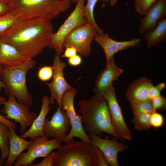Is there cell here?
Returning a JSON list of instances; mask_svg holds the SVG:
<instances>
[{"instance_id": "1", "label": "cell", "mask_w": 166, "mask_h": 166, "mask_svg": "<svg viewBox=\"0 0 166 166\" xmlns=\"http://www.w3.org/2000/svg\"><path fill=\"white\" fill-rule=\"evenodd\" d=\"M51 20L42 18H19L0 35V39L12 45L29 59L48 47L53 34Z\"/></svg>"}, {"instance_id": "2", "label": "cell", "mask_w": 166, "mask_h": 166, "mask_svg": "<svg viewBox=\"0 0 166 166\" xmlns=\"http://www.w3.org/2000/svg\"><path fill=\"white\" fill-rule=\"evenodd\" d=\"M81 122L85 132L101 137L105 133L124 141L115 132L106 100L103 95L94 94L88 100H80L78 104Z\"/></svg>"}, {"instance_id": "3", "label": "cell", "mask_w": 166, "mask_h": 166, "mask_svg": "<svg viewBox=\"0 0 166 166\" xmlns=\"http://www.w3.org/2000/svg\"><path fill=\"white\" fill-rule=\"evenodd\" d=\"M71 0H13L10 10L20 19L40 18L51 20L67 11Z\"/></svg>"}, {"instance_id": "4", "label": "cell", "mask_w": 166, "mask_h": 166, "mask_svg": "<svg viewBox=\"0 0 166 166\" xmlns=\"http://www.w3.org/2000/svg\"><path fill=\"white\" fill-rule=\"evenodd\" d=\"M36 64V61L32 59L17 65L3 66L0 75L6 93L14 96L19 103L29 106L33 105V102L26 86V76L27 72Z\"/></svg>"}, {"instance_id": "5", "label": "cell", "mask_w": 166, "mask_h": 166, "mask_svg": "<svg viewBox=\"0 0 166 166\" xmlns=\"http://www.w3.org/2000/svg\"><path fill=\"white\" fill-rule=\"evenodd\" d=\"M61 145L55 152L53 166H97L94 147L73 140Z\"/></svg>"}, {"instance_id": "6", "label": "cell", "mask_w": 166, "mask_h": 166, "mask_svg": "<svg viewBox=\"0 0 166 166\" xmlns=\"http://www.w3.org/2000/svg\"><path fill=\"white\" fill-rule=\"evenodd\" d=\"M86 0H79L73 10L55 33H53L48 47L61 55L63 52V42L67 36L77 27L87 23L83 8Z\"/></svg>"}, {"instance_id": "7", "label": "cell", "mask_w": 166, "mask_h": 166, "mask_svg": "<svg viewBox=\"0 0 166 166\" xmlns=\"http://www.w3.org/2000/svg\"><path fill=\"white\" fill-rule=\"evenodd\" d=\"M48 138L44 136L30 140L32 143L27 152L20 155L15 161L14 166H30L37 158L47 156L53 150L58 149L61 145V142L58 139Z\"/></svg>"}, {"instance_id": "8", "label": "cell", "mask_w": 166, "mask_h": 166, "mask_svg": "<svg viewBox=\"0 0 166 166\" xmlns=\"http://www.w3.org/2000/svg\"><path fill=\"white\" fill-rule=\"evenodd\" d=\"M77 91L74 87L68 89L63 94L62 98V110L69 118L71 124V130L63 142L65 143L73 140L74 137L91 144V140L84 131L81 122V115L77 114L74 106V97Z\"/></svg>"}, {"instance_id": "9", "label": "cell", "mask_w": 166, "mask_h": 166, "mask_svg": "<svg viewBox=\"0 0 166 166\" xmlns=\"http://www.w3.org/2000/svg\"><path fill=\"white\" fill-rule=\"evenodd\" d=\"M1 104L4 105L2 110L4 117L20 124V133L25 132L37 116L35 112L30 111L29 105L17 102L12 95H9L8 100Z\"/></svg>"}, {"instance_id": "10", "label": "cell", "mask_w": 166, "mask_h": 166, "mask_svg": "<svg viewBox=\"0 0 166 166\" xmlns=\"http://www.w3.org/2000/svg\"><path fill=\"white\" fill-rule=\"evenodd\" d=\"M97 34L96 28L87 22L76 28L66 37L64 48L73 46L81 56L88 57L91 53V45Z\"/></svg>"}, {"instance_id": "11", "label": "cell", "mask_w": 166, "mask_h": 166, "mask_svg": "<svg viewBox=\"0 0 166 166\" xmlns=\"http://www.w3.org/2000/svg\"><path fill=\"white\" fill-rule=\"evenodd\" d=\"M66 66L65 63L61 61L60 55L56 54L53 61V79L51 82L46 83L50 92V103L53 104L56 101L58 107L62 110L63 95L66 90L72 87L64 77V70Z\"/></svg>"}, {"instance_id": "12", "label": "cell", "mask_w": 166, "mask_h": 166, "mask_svg": "<svg viewBox=\"0 0 166 166\" xmlns=\"http://www.w3.org/2000/svg\"><path fill=\"white\" fill-rule=\"evenodd\" d=\"M104 96L107 103L115 132L124 140H131L132 136L124 120L113 85L106 90Z\"/></svg>"}, {"instance_id": "13", "label": "cell", "mask_w": 166, "mask_h": 166, "mask_svg": "<svg viewBox=\"0 0 166 166\" xmlns=\"http://www.w3.org/2000/svg\"><path fill=\"white\" fill-rule=\"evenodd\" d=\"M71 124L65 111L58 107L50 120L46 118L43 128L44 135L54 137L64 142L69 132Z\"/></svg>"}, {"instance_id": "14", "label": "cell", "mask_w": 166, "mask_h": 166, "mask_svg": "<svg viewBox=\"0 0 166 166\" xmlns=\"http://www.w3.org/2000/svg\"><path fill=\"white\" fill-rule=\"evenodd\" d=\"M88 136L91 140L93 145L101 151L109 165L119 166L117 159L118 153L127 149V146L119 142L118 139L115 137L109 140L108 138L103 139L91 133H89Z\"/></svg>"}, {"instance_id": "15", "label": "cell", "mask_w": 166, "mask_h": 166, "mask_svg": "<svg viewBox=\"0 0 166 166\" xmlns=\"http://www.w3.org/2000/svg\"><path fill=\"white\" fill-rule=\"evenodd\" d=\"M94 41L103 49L106 62L113 57L118 52L132 47L140 45L141 40L139 38H134L127 41H118L111 38L108 33L97 34Z\"/></svg>"}, {"instance_id": "16", "label": "cell", "mask_w": 166, "mask_h": 166, "mask_svg": "<svg viewBox=\"0 0 166 166\" xmlns=\"http://www.w3.org/2000/svg\"><path fill=\"white\" fill-rule=\"evenodd\" d=\"M143 17L140 18L138 30L143 34L153 30L166 16V0H158L149 8Z\"/></svg>"}, {"instance_id": "17", "label": "cell", "mask_w": 166, "mask_h": 166, "mask_svg": "<svg viewBox=\"0 0 166 166\" xmlns=\"http://www.w3.org/2000/svg\"><path fill=\"white\" fill-rule=\"evenodd\" d=\"M124 70L115 63L114 57L106 62V68L98 76L95 82L93 89L94 94L104 96L108 89L112 85L114 81H117Z\"/></svg>"}, {"instance_id": "18", "label": "cell", "mask_w": 166, "mask_h": 166, "mask_svg": "<svg viewBox=\"0 0 166 166\" xmlns=\"http://www.w3.org/2000/svg\"><path fill=\"white\" fill-rule=\"evenodd\" d=\"M153 85L150 80L141 77L130 84L126 92V97L130 103L150 100L148 92Z\"/></svg>"}, {"instance_id": "19", "label": "cell", "mask_w": 166, "mask_h": 166, "mask_svg": "<svg viewBox=\"0 0 166 166\" xmlns=\"http://www.w3.org/2000/svg\"><path fill=\"white\" fill-rule=\"evenodd\" d=\"M49 97L44 95L42 100L40 111L38 116L34 121L30 128L20 136L26 139L29 137L31 140L37 136H43V128L46 117L51 108L49 106Z\"/></svg>"}, {"instance_id": "20", "label": "cell", "mask_w": 166, "mask_h": 166, "mask_svg": "<svg viewBox=\"0 0 166 166\" xmlns=\"http://www.w3.org/2000/svg\"><path fill=\"white\" fill-rule=\"evenodd\" d=\"M9 151L5 166H11L23 151L28 149L32 143L31 141L26 140L18 136L14 129L9 128Z\"/></svg>"}, {"instance_id": "21", "label": "cell", "mask_w": 166, "mask_h": 166, "mask_svg": "<svg viewBox=\"0 0 166 166\" xmlns=\"http://www.w3.org/2000/svg\"><path fill=\"white\" fill-rule=\"evenodd\" d=\"M29 60L16 48L0 39V65L10 66Z\"/></svg>"}, {"instance_id": "22", "label": "cell", "mask_w": 166, "mask_h": 166, "mask_svg": "<svg viewBox=\"0 0 166 166\" xmlns=\"http://www.w3.org/2000/svg\"><path fill=\"white\" fill-rule=\"evenodd\" d=\"M147 42L148 49L156 46L166 39V19L160 20L152 30L143 34Z\"/></svg>"}, {"instance_id": "23", "label": "cell", "mask_w": 166, "mask_h": 166, "mask_svg": "<svg viewBox=\"0 0 166 166\" xmlns=\"http://www.w3.org/2000/svg\"><path fill=\"white\" fill-rule=\"evenodd\" d=\"M10 130L9 127L0 121V158L6 161L9 151Z\"/></svg>"}, {"instance_id": "24", "label": "cell", "mask_w": 166, "mask_h": 166, "mask_svg": "<svg viewBox=\"0 0 166 166\" xmlns=\"http://www.w3.org/2000/svg\"><path fill=\"white\" fill-rule=\"evenodd\" d=\"M98 0H87L83 8V12L87 22L93 25L96 29L97 34H104L103 30L97 24L94 15V9Z\"/></svg>"}, {"instance_id": "25", "label": "cell", "mask_w": 166, "mask_h": 166, "mask_svg": "<svg viewBox=\"0 0 166 166\" xmlns=\"http://www.w3.org/2000/svg\"><path fill=\"white\" fill-rule=\"evenodd\" d=\"M151 114H140L134 115L131 122L134 125V128L140 131L148 130L151 128Z\"/></svg>"}, {"instance_id": "26", "label": "cell", "mask_w": 166, "mask_h": 166, "mask_svg": "<svg viewBox=\"0 0 166 166\" xmlns=\"http://www.w3.org/2000/svg\"><path fill=\"white\" fill-rule=\"evenodd\" d=\"M130 105L134 115L144 113L151 114L155 111L150 100L130 103Z\"/></svg>"}, {"instance_id": "27", "label": "cell", "mask_w": 166, "mask_h": 166, "mask_svg": "<svg viewBox=\"0 0 166 166\" xmlns=\"http://www.w3.org/2000/svg\"><path fill=\"white\" fill-rule=\"evenodd\" d=\"M19 19L18 16L10 10L0 16V35L9 29Z\"/></svg>"}, {"instance_id": "28", "label": "cell", "mask_w": 166, "mask_h": 166, "mask_svg": "<svg viewBox=\"0 0 166 166\" xmlns=\"http://www.w3.org/2000/svg\"><path fill=\"white\" fill-rule=\"evenodd\" d=\"M158 0H134V7L136 12L144 16L149 8Z\"/></svg>"}, {"instance_id": "29", "label": "cell", "mask_w": 166, "mask_h": 166, "mask_svg": "<svg viewBox=\"0 0 166 166\" xmlns=\"http://www.w3.org/2000/svg\"><path fill=\"white\" fill-rule=\"evenodd\" d=\"M53 75V66L46 65L39 69L38 72V77L39 79L42 81H48L50 80Z\"/></svg>"}, {"instance_id": "30", "label": "cell", "mask_w": 166, "mask_h": 166, "mask_svg": "<svg viewBox=\"0 0 166 166\" xmlns=\"http://www.w3.org/2000/svg\"><path fill=\"white\" fill-rule=\"evenodd\" d=\"M164 123V116L156 111L151 114L150 124L152 127L155 128H159L162 127Z\"/></svg>"}, {"instance_id": "31", "label": "cell", "mask_w": 166, "mask_h": 166, "mask_svg": "<svg viewBox=\"0 0 166 166\" xmlns=\"http://www.w3.org/2000/svg\"><path fill=\"white\" fill-rule=\"evenodd\" d=\"M155 111L164 110L166 108V99L161 95L155 97L151 100Z\"/></svg>"}, {"instance_id": "32", "label": "cell", "mask_w": 166, "mask_h": 166, "mask_svg": "<svg viewBox=\"0 0 166 166\" xmlns=\"http://www.w3.org/2000/svg\"><path fill=\"white\" fill-rule=\"evenodd\" d=\"M166 85L164 82H161L154 86L152 85L148 92V96L150 100L153 98L161 95V91L165 88Z\"/></svg>"}, {"instance_id": "33", "label": "cell", "mask_w": 166, "mask_h": 166, "mask_svg": "<svg viewBox=\"0 0 166 166\" xmlns=\"http://www.w3.org/2000/svg\"><path fill=\"white\" fill-rule=\"evenodd\" d=\"M55 155V152H52L48 156L44 157L41 162L32 164L30 166H53Z\"/></svg>"}, {"instance_id": "34", "label": "cell", "mask_w": 166, "mask_h": 166, "mask_svg": "<svg viewBox=\"0 0 166 166\" xmlns=\"http://www.w3.org/2000/svg\"><path fill=\"white\" fill-rule=\"evenodd\" d=\"M94 150L97 158V166H109L100 150L96 147H94Z\"/></svg>"}, {"instance_id": "35", "label": "cell", "mask_w": 166, "mask_h": 166, "mask_svg": "<svg viewBox=\"0 0 166 166\" xmlns=\"http://www.w3.org/2000/svg\"><path fill=\"white\" fill-rule=\"evenodd\" d=\"M63 54L60 56V57L69 59L77 54V49L73 46H69L65 48Z\"/></svg>"}, {"instance_id": "36", "label": "cell", "mask_w": 166, "mask_h": 166, "mask_svg": "<svg viewBox=\"0 0 166 166\" xmlns=\"http://www.w3.org/2000/svg\"><path fill=\"white\" fill-rule=\"evenodd\" d=\"M82 59L79 55H75L68 59V62L69 64L73 66H76L80 65L81 63Z\"/></svg>"}, {"instance_id": "37", "label": "cell", "mask_w": 166, "mask_h": 166, "mask_svg": "<svg viewBox=\"0 0 166 166\" xmlns=\"http://www.w3.org/2000/svg\"><path fill=\"white\" fill-rule=\"evenodd\" d=\"M0 121L6 124L10 128L13 129L16 131V125L12 121L6 118L0 114Z\"/></svg>"}, {"instance_id": "38", "label": "cell", "mask_w": 166, "mask_h": 166, "mask_svg": "<svg viewBox=\"0 0 166 166\" xmlns=\"http://www.w3.org/2000/svg\"><path fill=\"white\" fill-rule=\"evenodd\" d=\"M10 5L0 0V16L10 11Z\"/></svg>"}, {"instance_id": "39", "label": "cell", "mask_w": 166, "mask_h": 166, "mask_svg": "<svg viewBox=\"0 0 166 166\" xmlns=\"http://www.w3.org/2000/svg\"><path fill=\"white\" fill-rule=\"evenodd\" d=\"M3 66L2 65H0V75ZM2 88H3V85L0 78V90H2ZM7 100L5 97L0 96V104L6 102Z\"/></svg>"}, {"instance_id": "40", "label": "cell", "mask_w": 166, "mask_h": 166, "mask_svg": "<svg viewBox=\"0 0 166 166\" xmlns=\"http://www.w3.org/2000/svg\"><path fill=\"white\" fill-rule=\"evenodd\" d=\"M118 0H109V3L111 6H115L117 3Z\"/></svg>"}, {"instance_id": "41", "label": "cell", "mask_w": 166, "mask_h": 166, "mask_svg": "<svg viewBox=\"0 0 166 166\" xmlns=\"http://www.w3.org/2000/svg\"><path fill=\"white\" fill-rule=\"evenodd\" d=\"M8 4L11 6L13 3V0H0Z\"/></svg>"}, {"instance_id": "42", "label": "cell", "mask_w": 166, "mask_h": 166, "mask_svg": "<svg viewBox=\"0 0 166 166\" xmlns=\"http://www.w3.org/2000/svg\"><path fill=\"white\" fill-rule=\"evenodd\" d=\"M5 161L2 159L0 158V166L3 165L5 164Z\"/></svg>"}, {"instance_id": "43", "label": "cell", "mask_w": 166, "mask_h": 166, "mask_svg": "<svg viewBox=\"0 0 166 166\" xmlns=\"http://www.w3.org/2000/svg\"><path fill=\"white\" fill-rule=\"evenodd\" d=\"M102 1L103 2L102 6L103 7L105 6V3L107 2H109V0H102Z\"/></svg>"}, {"instance_id": "44", "label": "cell", "mask_w": 166, "mask_h": 166, "mask_svg": "<svg viewBox=\"0 0 166 166\" xmlns=\"http://www.w3.org/2000/svg\"><path fill=\"white\" fill-rule=\"evenodd\" d=\"M79 0H71V1L76 4L77 2Z\"/></svg>"}, {"instance_id": "45", "label": "cell", "mask_w": 166, "mask_h": 166, "mask_svg": "<svg viewBox=\"0 0 166 166\" xmlns=\"http://www.w3.org/2000/svg\"></svg>"}]
</instances>
